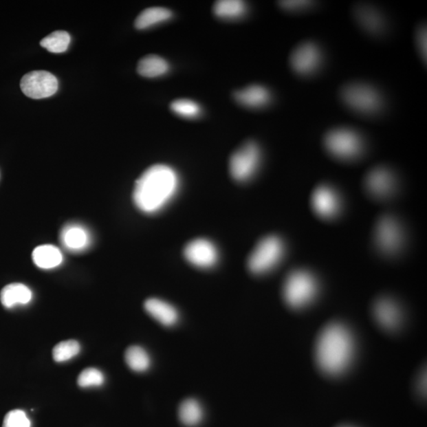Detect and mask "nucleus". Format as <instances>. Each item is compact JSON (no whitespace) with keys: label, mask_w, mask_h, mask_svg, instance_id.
Here are the masks:
<instances>
[{"label":"nucleus","mask_w":427,"mask_h":427,"mask_svg":"<svg viewBox=\"0 0 427 427\" xmlns=\"http://www.w3.org/2000/svg\"><path fill=\"white\" fill-rule=\"evenodd\" d=\"M235 101L248 109H261L270 103V91L261 85H251L234 94Z\"/></svg>","instance_id":"nucleus-15"},{"label":"nucleus","mask_w":427,"mask_h":427,"mask_svg":"<svg viewBox=\"0 0 427 427\" xmlns=\"http://www.w3.org/2000/svg\"><path fill=\"white\" fill-rule=\"evenodd\" d=\"M355 340L340 323H331L320 331L315 344V360L320 370L330 376L344 373L352 362Z\"/></svg>","instance_id":"nucleus-2"},{"label":"nucleus","mask_w":427,"mask_h":427,"mask_svg":"<svg viewBox=\"0 0 427 427\" xmlns=\"http://www.w3.org/2000/svg\"><path fill=\"white\" fill-rule=\"evenodd\" d=\"M61 240L67 250L79 251L89 243V236L85 228L78 225H69L63 229Z\"/></svg>","instance_id":"nucleus-18"},{"label":"nucleus","mask_w":427,"mask_h":427,"mask_svg":"<svg viewBox=\"0 0 427 427\" xmlns=\"http://www.w3.org/2000/svg\"><path fill=\"white\" fill-rule=\"evenodd\" d=\"M71 42V36L66 31H55L45 36L40 45L52 54H62L67 50Z\"/></svg>","instance_id":"nucleus-26"},{"label":"nucleus","mask_w":427,"mask_h":427,"mask_svg":"<svg viewBox=\"0 0 427 427\" xmlns=\"http://www.w3.org/2000/svg\"><path fill=\"white\" fill-rule=\"evenodd\" d=\"M417 42L419 52L424 60H426V26H421L417 33Z\"/></svg>","instance_id":"nucleus-32"},{"label":"nucleus","mask_w":427,"mask_h":427,"mask_svg":"<svg viewBox=\"0 0 427 427\" xmlns=\"http://www.w3.org/2000/svg\"><path fill=\"white\" fill-rule=\"evenodd\" d=\"M213 12L220 19L237 20L245 15L247 5L240 0H220L215 3Z\"/></svg>","instance_id":"nucleus-20"},{"label":"nucleus","mask_w":427,"mask_h":427,"mask_svg":"<svg viewBox=\"0 0 427 427\" xmlns=\"http://www.w3.org/2000/svg\"><path fill=\"white\" fill-rule=\"evenodd\" d=\"M341 427H348V426H341Z\"/></svg>","instance_id":"nucleus-33"},{"label":"nucleus","mask_w":427,"mask_h":427,"mask_svg":"<svg viewBox=\"0 0 427 427\" xmlns=\"http://www.w3.org/2000/svg\"><path fill=\"white\" fill-rule=\"evenodd\" d=\"M127 365L135 372H145L150 368L151 358L144 348L139 346H131L125 351Z\"/></svg>","instance_id":"nucleus-25"},{"label":"nucleus","mask_w":427,"mask_h":427,"mask_svg":"<svg viewBox=\"0 0 427 427\" xmlns=\"http://www.w3.org/2000/svg\"><path fill=\"white\" fill-rule=\"evenodd\" d=\"M171 71L168 62L156 55L146 56L138 63L137 72L142 77L157 78L166 75Z\"/></svg>","instance_id":"nucleus-19"},{"label":"nucleus","mask_w":427,"mask_h":427,"mask_svg":"<svg viewBox=\"0 0 427 427\" xmlns=\"http://www.w3.org/2000/svg\"><path fill=\"white\" fill-rule=\"evenodd\" d=\"M80 350V344L76 340L63 341L54 348L52 357L56 362H65L77 356Z\"/></svg>","instance_id":"nucleus-28"},{"label":"nucleus","mask_w":427,"mask_h":427,"mask_svg":"<svg viewBox=\"0 0 427 427\" xmlns=\"http://www.w3.org/2000/svg\"><path fill=\"white\" fill-rule=\"evenodd\" d=\"M283 252L284 245L278 237L269 235L263 237L248 258V268L253 275H263L278 265Z\"/></svg>","instance_id":"nucleus-4"},{"label":"nucleus","mask_w":427,"mask_h":427,"mask_svg":"<svg viewBox=\"0 0 427 427\" xmlns=\"http://www.w3.org/2000/svg\"><path fill=\"white\" fill-rule=\"evenodd\" d=\"M178 416L183 425L194 427L201 423L204 410L197 399H186L179 406Z\"/></svg>","instance_id":"nucleus-23"},{"label":"nucleus","mask_w":427,"mask_h":427,"mask_svg":"<svg viewBox=\"0 0 427 427\" xmlns=\"http://www.w3.org/2000/svg\"><path fill=\"white\" fill-rule=\"evenodd\" d=\"M180 187V177L170 166H153L136 181L133 201L141 212L153 214L160 212L176 196Z\"/></svg>","instance_id":"nucleus-1"},{"label":"nucleus","mask_w":427,"mask_h":427,"mask_svg":"<svg viewBox=\"0 0 427 427\" xmlns=\"http://www.w3.org/2000/svg\"><path fill=\"white\" fill-rule=\"evenodd\" d=\"M364 186L369 194L374 198L386 197L392 192L393 177L387 168L376 167L369 171L364 180Z\"/></svg>","instance_id":"nucleus-13"},{"label":"nucleus","mask_w":427,"mask_h":427,"mask_svg":"<svg viewBox=\"0 0 427 427\" xmlns=\"http://www.w3.org/2000/svg\"><path fill=\"white\" fill-rule=\"evenodd\" d=\"M316 292L318 283L307 271L295 270L285 278L283 297L289 307L298 309L307 307L314 299Z\"/></svg>","instance_id":"nucleus-3"},{"label":"nucleus","mask_w":427,"mask_h":427,"mask_svg":"<svg viewBox=\"0 0 427 427\" xmlns=\"http://www.w3.org/2000/svg\"><path fill=\"white\" fill-rule=\"evenodd\" d=\"M261 162L259 145L249 141L231 155L229 162L230 175L235 181L246 182L256 173Z\"/></svg>","instance_id":"nucleus-5"},{"label":"nucleus","mask_w":427,"mask_h":427,"mask_svg":"<svg viewBox=\"0 0 427 427\" xmlns=\"http://www.w3.org/2000/svg\"><path fill=\"white\" fill-rule=\"evenodd\" d=\"M320 61V50L312 42H305L298 45L289 57L292 69L300 76H307L314 72Z\"/></svg>","instance_id":"nucleus-11"},{"label":"nucleus","mask_w":427,"mask_h":427,"mask_svg":"<svg viewBox=\"0 0 427 427\" xmlns=\"http://www.w3.org/2000/svg\"><path fill=\"white\" fill-rule=\"evenodd\" d=\"M144 309L147 314L163 326L171 327L177 322V310L165 300L158 298L147 299L144 303Z\"/></svg>","instance_id":"nucleus-16"},{"label":"nucleus","mask_w":427,"mask_h":427,"mask_svg":"<svg viewBox=\"0 0 427 427\" xmlns=\"http://www.w3.org/2000/svg\"><path fill=\"white\" fill-rule=\"evenodd\" d=\"M32 256L35 265L42 269L56 267L59 266L63 261L61 250L51 245L36 247Z\"/></svg>","instance_id":"nucleus-22"},{"label":"nucleus","mask_w":427,"mask_h":427,"mask_svg":"<svg viewBox=\"0 0 427 427\" xmlns=\"http://www.w3.org/2000/svg\"><path fill=\"white\" fill-rule=\"evenodd\" d=\"M33 294L28 287L22 283H12L3 288L0 300L3 307L12 308L14 305L28 304Z\"/></svg>","instance_id":"nucleus-17"},{"label":"nucleus","mask_w":427,"mask_h":427,"mask_svg":"<svg viewBox=\"0 0 427 427\" xmlns=\"http://www.w3.org/2000/svg\"><path fill=\"white\" fill-rule=\"evenodd\" d=\"M373 318L382 328L392 331L399 325L402 314L397 304L388 298L378 299L373 304Z\"/></svg>","instance_id":"nucleus-14"},{"label":"nucleus","mask_w":427,"mask_h":427,"mask_svg":"<svg viewBox=\"0 0 427 427\" xmlns=\"http://www.w3.org/2000/svg\"><path fill=\"white\" fill-rule=\"evenodd\" d=\"M324 146L332 157L348 161L360 155L362 144L355 131L341 128L331 130L325 135Z\"/></svg>","instance_id":"nucleus-6"},{"label":"nucleus","mask_w":427,"mask_h":427,"mask_svg":"<svg viewBox=\"0 0 427 427\" xmlns=\"http://www.w3.org/2000/svg\"><path fill=\"white\" fill-rule=\"evenodd\" d=\"M341 98L348 107L366 115L377 112L382 104L376 89L363 83H351L342 87Z\"/></svg>","instance_id":"nucleus-7"},{"label":"nucleus","mask_w":427,"mask_h":427,"mask_svg":"<svg viewBox=\"0 0 427 427\" xmlns=\"http://www.w3.org/2000/svg\"><path fill=\"white\" fill-rule=\"evenodd\" d=\"M355 17L362 28L371 34H377L383 28V21L375 10L367 6H358L355 10Z\"/></svg>","instance_id":"nucleus-24"},{"label":"nucleus","mask_w":427,"mask_h":427,"mask_svg":"<svg viewBox=\"0 0 427 427\" xmlns=\"http://www.w3.org/2000/svg\"><path fill=\"white\" fill-rule=\"evenodd\" d=\"M3 427H31V421L24 410H13L5 416Z\"/></svg>","instance_id":"nucleus-30"},{"label":"nucleus","mask_w":427,"mask_h":427,"mask_svg":"<svg viewBox=\"0 0 427 427\" xmlns=\"http://www.w3.org/2000/svg\"><path fill=\"white\" fill-rule=\"evenodd\" d=\"M173 113L182 118L196 119L202 113V109L196 102L190 99H177L171 104Z\"/></svg>","instance_id":"nucleus-27"},{"label":"nucleus","mask_w":427,"mask_h":427,"mask_svg":"<svg viewBox=\"0 0 427 427\" xmlns=\"http://www.w3.org/2000/svg\"><path fill=\"white\" fill-rule=\"evenodd\" d=\"M104 382V374L96 368L86 369L78 377V384L81 388L98 387Z\"/></svg>","instance_id":"nucleus-29"},{"label":"nucleus","mask_w":427,"mask_h":427,"mask_svg":"<svg viewBox=\"0 0 427 427\" xmlns=\"http://www.w3.org/2000/svg\"><path fill=\"white\" fill-rule=\"evenodd\" d=\"M20 87L28 98L41 99L52 96L58 89V80L45 71L31 72L21 79Z\"/></svg>","instance_id":"nucleus-8"},{"label":"nucleus","mask_w":427,"mask_h":427,"mask_svg":"<svg viewBox=\"0 0 427 427\" xmlns=\"http://www.w3.org/2000/svg\"><path fill=\"white\" fill-rule=\"evenodd\" d=\"M171 10L164 8H147L135 19V26L138 30H146L152 26L167 22L173 18Z\"/></svg>","instance_id":"nucleus-21"},{"label":"nucleus","mask_w":427,"mask_h":427,"mask_svg":"<svg viewBox=\"0 0 427 427\" xmlns=\"http://www.w3.org/2000/svg\"><path fill=\"white\" fill-rule=\"evenodd\" d=\"M311 207L318 217L331 219L340 210V201L334 190L327 186L316 187L311 196Z\"/></svg>","instance_id":"nucleus-12"},{"label":"nucleus","mask_w":427,"mask_h":427,"mask_svg":"<svg viewBox=\"0 0 427 427\" xmlns=\"http://www.w3.org/2000/svg\"><path fill=\"white\" fill-rule=\"evenodd\" d=\"M184 256L192 265L202 269L212 267L219 259L217 248L212 241L204 239L188 242L184 247Z\"/></svg>","instance_id":"nucleus-10"},{"label":"nucleus","mask_w":427,"mask_h":427,"mask_svg":"<svg viewBox=\"0 0 427 427\" xmlns=\"http://www.w3.org/2000/svg\"><path fill=\"white\" fill-rule=\"evenodd\" d=\"M374 237L379 250L386 254L397 252L402 244V233L397 221L384 215L377 221Z\"/></svg>","instance_id":"nucleus-9"},{"label":"nucleus","mask_w":427,"mask_h":427,"mask_svg":"<svg viewBox=\"0 0 427 427\" xmlns=\"http://www.w3.org/2000/svg\"><path fill=\"white\" fill-rule=\"evenodd\" d=\"M278 4L283 9L292 12V10H298L309 7L311 2L292 0V1H281L278 2Z\"/></svg>","instance_id":"nucleus-31"}]
</instances>
